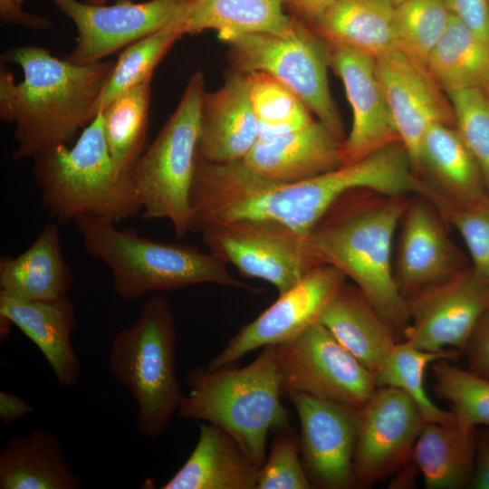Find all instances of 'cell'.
Returning a JSON list of instances; mask_svg holds the SVG:
<instances>
[{
    "mask_svg": "<svg viewBox=\"0 0 489 489\" xmlns=\"http://www.w3.org/2000/svg\"><path fill=\"white\" fill-rule=\"evenodd\" d=\"M390 181L388 163L378 153L292 183L265 177L242 159L213 164L197 157L190 192V231L202 232L211 225L252 218L276 221L306 235L347 192H384Z\"/></svg>",
    "mask_w": 489,
    "mask_h": 489,
    "instance_id": "1",
    "label": "cell"
},
{
    "mask_svg": "<svg viewBox=\"0 0 489 489\" xmlns=\"http://www.w3.org/2000/svg\"><path fill=\"white\" fill-rule=\"evenodd\" d=\"M354 189L340 197L304 235L312 258L340 270L390 325L399 341L409 324L406 299L394 276L393 244L408 202Z\"/></svg>",
    "mask_w": 489,
    "mask_h": 489,
    "instance_id": "2",
    "label": "cell"
},
{
    "mask_svg": "<svg viewBox=\"0 0 489 489\" xmlns=\"http://www.w3.org/2000/svg\"><path fill=\"white\" fill-rule=\"evenodd\" d=\"M2 60L19 65L24 73L16 87L17 147L12 156L16 161L71 143L94 120V105L114 65L110 61L72 63L35 45L10 48Z\"/></svg>",
    "mask_w": 489,
    "mask_h": 489,
    "instance_id": "3",
    "label": "cell"
},
{
    "mask_svg": "<svg viewBox=\"0 0 489 489\" xmlns=\"http://www.w3.org/2000/svg\"><path fill=\"white\" fill-rule=\"evenodd\" d=\"M177 416L213 424L231 436L259 468L270 432L291 426L281 402L283 379L274 345L242 368L192 369Z\"/></svg>",
    "mask_w": 489,
    "mask_h": 489,
    "instance_id": "4",
    "label": "cell"
},
{
    "mask_svg": "<svg viewBox=\"0 0 489 489\" xmlns=\"http://www.w3.org/2000/svg\"><path fill=\"white\" fill-rule=\"evenodd\" d=\"M73 223L88 254L110 268L114 291L124 300L201 283L254 291L231 275L225 261L195 245L154 241L133 228L118 229L113 221L90 215L79 216Z\"/></svg>",
    "mask_w": 489,
    "mask_h": 489,
    "instance_id": "5",
    "label": "cell"
},
{
    "mask_svg": "<svg viewBox=\"0 0 489 489\" xmlns=\"http://www.w3.org/2000/svg\"><path fill=\"white\" fill-rule=\"evenodd\" d=\"M32 158L43 209L59 225L82 215L117 224L141 214L129 177L117 173L110 158L102 112L84 128L72 148L57 145Z\"/></svg>",
    "mask_w": 489,
    "mask_h": 489,
    "instance_id": "6",
    "label": "cell"
},
{
    "mask_svg": "<svg viewBox=\"0 0 489 489\" xmlns=\"http://www.w3.org/2000/svg\"><path fill=\"white\" fill-rule=\"evenodd\" d=\"M177 336L168 301L155 295L110 342V371L134 399L137 427L146 437L164 433L184 396L176 373Z\"/></svg>",
    "mask_w": 489,
    "mask_h": 489,
    "instance_id": "7",
    "label": "cell"
},
{
    "mask_svg": "<svg viewBox=\"0 0 489 489\" xmlns=\"http://www.w3.org/2000/svg\"><path fill=\"white\" fill-rule=\"evenodd\" d=\"M205 77L197 71L163 128L129 177L144 219H168L176 235L190 231V192L197 158Z\"/></svg>",
    "mask_w": 489,
    "mask_h": 489,
    "instance_id": "8",
    "label": "cell"
},
{
    "mask_svg": "<svg viewBox=\"0 0 489 489\" xmlns=\"http://www.w3.org/2000/svg\"><path fill=\"white\" fill-rule=\"evenodd\" d=\"M235 70L266 72L292 90L340 141L341 119L330 92L329 45L296 14L282 33L257 32L227 41Z\"/></svg>",
    "mask_w": 489,
    "mask_h": 489,
    "instance_id": "9",
    "label": "cell"
},
{
    "mask_svg": "<svg viewBox=\"0 0 489 489\" xmlns=\"http://www.w3.org/2000/svg\"><path fill=\"white\" fill-rule=\"evenodd\" d=\"M274 347L285 398L302 393L361 410L378 388L375 373L319 321Z\"/></svg>",
    "mask_w": 489,
    "mask_h": 489,
    "instance_id": "10",
    "label": "cell"
},
{
    "mask_svg": "<svg viewBox=\"0 0 489 489\" xmlns=\"http://www.w3.org/2000/svg\"><path fill=\"white\" fill-rule=\"evenodd\" d=\"M208 251L249 278H257L284 293L319 264L309 254L304 235L273 220L244 218L206 227Z\"/></svg>",
    "mask_w": 489,
    "mask_h": 489,
    "instance_id": "11",
    "label": "cell"
},
{
    "mask_svg": "<svg viewBox=\"0 0 489 489\" xmlns=\"http://www.w3.org/2000/svg\"><path fill=\"white\" fill-rule=\"evenodd\" d=\"M409 324L403 340L422 350L455 348L464 352L479 320L489 308V280L473 266L405 296Z\"/></svg>",
    "mask_w": 489,
    "mask_h": 489,
    "instance_id": "12",
    "label": "cell"
},
{
    "mask_svg": "<svg viewBox=\"0 0 489 489\" xmlns=\"http://www.w3.org/2000/svg\"><path fill=\"white\" fill-rule=\"evenodd\" d=\"M426 420L404 391L378 387L360 411L352 488H369L403 469Z\"/></svg>",
    "mask_w": 489,
    "mask_h": 489,
    "instance_id": "13",
    "label": "cell"
},
{
    "mask_svg": "<svg viewBox=\"0 0 489 489\" xmlns=\"http://www.w3.org/2000/svg\"><path fill=\"white\" fill-rule=\"evenodd\" d=\"M78 31L77 43L66 60L92 64L131 43L169 26L179 0L120 2L112 5L79 0H52Z\"/></svg>",
    "mask_w": 489,
    "mask_h": 489,
    "instance_id": "14",
    "label": "cell"
},
{
    "mask_svg": "<svg viewBox=\"0 0 489 489\" xmlns=\"http://www.w3.org/2000/svg\"><path fill=\"white\" fill-rule=\"evenodd\" d=\"M286 398L299 417L302 462L312 488H352L360 410L302 393Z\"/></svg>",
    "mask_w": 489,
    "mask_h": 489,
    "instance_id": "15",
    "label": "cell"
},
{
    "mask_svg": "<svg viewBox=\"0 0 489 489\" xmlns=\"http://www.w3.org/2000/svg\"><path fill=\"white\" fill-rule=\"evenodd\" d=\"M347 277L337 268L321 264L312 269L296 284L243 326L209 362L214 369L234 365L256 349L277 345L319 321L320 315Z\"/></svg>",
    "mask_w": 489,
    "mask_h": 489,
    "instance_id": "16",
    "label": "cell"
},
{
    "mask_svg": "<svg viewBox=\"0 0 489 489\" xmlns=\"http://www.w3.org/2000/svg\"><path fill=\"white\" fill-rule=\"evenodd\" d=\"M375 61L399 140L415 172L427 130L437 123L455 126L452 104L426 64L399 46L378 55Z\"/></svg>",
    "mask_w": 489,
    "mask_h": 489,
    "instance_id": "17",
    "label": "cell"
},
{
    "mask_svg": "<svg viewBox=\"0 0 489 489\" xmlns=\"http://www.w3.org/2000/svg\"><path fill=\"white\" fill-rule=\"evenodd\" d=\"M327 43L330 66L341 79L352 110L351 129L340 146L341 166H349L400 140L375 57L346 45Z\"/></svg>",
    "mask_w": 489,
    "mask_h": 489,
    "instance_id": "18",
    "label": "cell"
},
{
    "mask_svg": "<svg viewBox=\"0 0 489 489\" xmlns=\"http://www.w3.org/2000/svg\"><path fill=\"white\" fill-rule=\"evenodd\" d=\"M418 197L408 202L403 214L393 258L395 280L404 297L443 282L465 267V260L446 235L441 217Z\"/></svg>",
    "mask_w": 489,
    "mask_h": 489,
    "instance_id": "19",
    "label": "cell"
},
{
    "mask_svg": "<svg viewBox=\"0 0 489 489\" xmlns=\"http://www.w3.org/2000/svg\"><path fill=\"white\" fill-rule=\"evenodd\" d=\"M258 140L246 73L233 70L216 91L204 95L197 157L213 164L243 159Z\"/></svg>",
    "mask_w": 489,
    "mask_h": 489,
    "instance_id": "20",
    "label": "cell"
},
{
    "mask_svg": "<svg viewBox=\"0 0 489 489\" xmlns=\"http://www.w3.org/2000/svg\"><path fill=\"white\" fill-rule=\"evenodd\" d=\"M0 318L15 325L37 346L62 387L77 385L81 361L72 334L78 321L69 295L52 301H30L0 293Z\"/></svg>",
    "mask_w": 489,
    "mask_h": 489,
    "instance_id": "21",
    "label": "cell"
},
{
    "mask_svg": "<svg viewBox=\"0 0 489 489\" xmlns=\"http://www.w3.org/2000/svg\"><path fill=\"white\" fill-rule=\"evenodd\" d=\"M341 141L320 120L291 133L258 139L242 161L278 182H301L341 167Z\"/></svg>",
    "mask_w": 489,
    "mask_h": 489,
    "instance_id": "22",
    "label": "cell"
},
{
    "mask_svg": "<svg viewBox=\"0 0 489 489\" xmlns=\"http://www.w3.org/2000/svg\"><path fill=\"white\" fill-rule=\"evenodd\" d=\"M319 321L375 374L399 341L362 292L346 282L328 302Z\"/></svg>",
    "mask_w": 489,
    "mask_h": 489,
    "instance_id": "23",
    "label": "cell"
},
{
    "mask_svg": "<svg viewBox=\"0 0 489 489\" xmlns=\"http://www.w3.org/2000/svg\"><path fill=\"white\" fill-rule=\"evenodd\" d=\"M72 272L62 254L58 223L46 224L18 256L0 258V293L30 301L68 295Z\"/></svg>",
    "mask_w": 489,
    "mask_h": 489,
    "instance_id": "24",
    "label": "cell"
},
{
    "mask_svg": "<svg viewBox=\"0 0 489 489\" xmlns=\"http://www.w3.org/2000/svg\"><path fill=\"white\" fill-rule=\"evenodd\" d=\"M258 468L236 441L202 422L197 442L184 465L162 489H256Z\"/></svg>",
    "mask_w": 489,
    "mask_h": 489,
    "instance_id": "25",
    "label": "cell"
},
{
    "mask_svg": "<svg viewBox=\"0 0 489 489\" xmlns=\"http://www.w3.org/2000/svg\"><path fill=\"white\" fill-rule=\"evenodd\" d=\"M58 437L41 427L8 439L0 450V489H79Z\"/></svg>",
    "mask_w": 489,
    "mask_h": 489,
    "instance_id": "26",
    "label": "cell"
},
{
    "mask_svg": "<svg viewBox=\"0 0 489 489\" xmlns=\"http://www.w3.org/2000/svg\"><path fill=\"white\" fill-rule=\"evenodd\" d=\"M287 0H179L169 27L182 36L216 30L225 42L250 33H282L292 21L284 12Z\"/></svg>",
    "mask_w": 489,
    "mask_h": 489,
    "instance_id": "27",
    "label": "cell"
},
{
    "mask_svg": "<svg viewBox=\"0 0 489 489\" xmlns=\"http://www.w3.org/2000/svg\"><path fill=\"white\" fill-rule=\"evenodd\" d=\"M419 170L426 184L446 197L471 200L488 194L475 158L453 125L437 123L427 130L415 173Z\"/></svg>",
    "mask_w": 489,
    "mask_h": 489,
    "instance_id": "28",
    "label": "cell"
},
{
    "mask_svg": "<svg viewBox=\"0 0 489 489\" xmlns=\"http://www.w3.org/2000/svg\"><path fill=\"white\" fill-rule=\"evenodd\" d=\"M477 428L462 429L455 423L426 422L411 460L429 489L470 487L475 465Z\"/></svg>",
    "mask_w": 489,
    "mask_h": 489,
    "instance_id": "29",
    "label": "cell"
},
{
    "mask_svg": "<svg viewBox=\"0 0 489 489\" xmlns=\"http://www.w3.org/2000/svg\"><path fill=\"white\" fill-rule=\"evenodd\" d=\"M394 17L385 0H335L312 27L327 43L377 57L398 46Z\"/></svg>",
    "mask_w": 489,
    "mask_h": 489,
    "instance_id": "30",
    "label": "cell"
},
{
    "mask_svg": "<svg viewBox=\"0 0 489 489\" xmlns=\"http://www.w3.org/2000/svg\"><path fill=\"white\" fill-rule=\"evenodd\" d=\"M426 66L446 94L483 89L489 66V42L451 15L445 32L427 56Z\"/></svg>",
    "mask_w": 489,
    "mask_h": 489,
    "instance_id": "31",
    "label": "cell"
},
{
    "mask_svg": "<svg viewBox=\"0 0 489 489\" xmlns=\"http://www.w3.org/2000/svg\"><path fill=\"white\" fill-rule=\"evenodd\" d=\"M150 81L117 96L102 111L103 130L117 173L129 175L143 153L150 104Z\"/></svg>",
    "mask_w": 489,
    "mask_h": 489,
    "instance_id": "32",
    "label": "cell"
},
{
    "mask_svg": "<svg viewBox=\"0 0 489 489\" xmlns=\"http://www.w3.org/2000/svg\"><path fill=\"white\" fill-rule=\"evenodd\" d=\"M457 356V350L433 352L418 350L404 340L398 341L375 374L377 386L404 391L417 404L426 422L453 424L452 411L438 408L427 396L424 375L429 364L443 359L455 361Z\"/></svg>",
    "mask_w": 489,
    "mask_h": 489,
    "instance_id": "33",
    "label": "cell"
},
{
    "mask_svg": "<svg viewBox=\"0 0 489 489\" xmlns=\"http://www.w3.org/2000/svg\"><path fill=\"white\" fill-rule=\"evenodd\" d=\"M249 96L258 122V139H270L298 130L312 121V111L287 86L273 76L246 73Z\"/></svg>",
    "mask_w": 489,
    "mask_h": 489,
    "instance_id": "34",
    "label": "cell"
},
{
    "mask_svg": "<svg viewBox=\"0 0 489 489\" xmlns=\"http://www.w3.org/2000/svg\"><path fill=\"white\" fill-rule=\"evenodd\" d=\"M461 235L470 254L473 268L489 280V195L471 200L446 197L419 178L415 191Z\"/></svg>",
    "mask_w": 489,
    "mask_h": 489,
    "instance_id": "35",
    "label": "cell"
},
{
    "mask_svg": "<svg viewBox=\"0 0 489 489\" xmlns=\"http://www.w3.org/2000/svg\"><path fill=\"white\" fill-rule=\"evenodd\" d=\"M181 37L168 26L127 46L114 62L110 78L96 101L94 117L122 92L151 81L158 64Z\"/></svg>",
    "mask_w": 489,
    "mask_h": 489,
    "instance_id": "36",
    "label": "cell"
},
{
    "mask_svg": "<svg viewBox=\"0 0 489 489\" xmlns=\"http://www.w3.org/2000/svg\"><path fill=\"white\" fill-rule=\"evenodd\" d=\"M438 360L432 363L434 391L450 403L455 424L462 429L489 427V379Z\"/></svg>",
    "mask_w": 489,
    "mask_h": 489,
    "instance_id": "37",
    "label": "cell"
},
{
    "mask_svg": "<svg viewBox=\"0 0 489 489\" xmlns=\"http://www.w3.org/2000/svg\"><path fill=\"white\" fill-rule=\"evenodd\" d=\"M450 17L444 0H404L395 6L398 46L426 64Z\"/></svg>",
    "mask_w": 489,
    "mask_h": 489,
    "instance_id": "38",
    "label": "cell"
},
{
    "mask_svg": "<svg viewBox=\"0 0 489 489\" xmlns=\"http://www.w3.org/2000/svg\"><path fill=\"white\" fill-rule=\"evenodd\" d=\"M446 95L453 107L455 127L475 158L489 195V99L482 88Z\"/></svg>",
    "mask_w": 489,
    "mask_h": 489,
    "instance_id": "39",
    "label": "cell"
},
{
    "mask_svg": "<svg viewBox=\"0 0 489 489\" xmlns=\"http://www.w3.org/2000/svg\"><path fill=\"white\" fill-rule=\"evenodd\" d=\"M269 454L258 470L256 489H311L301 458L300 436L292 426L273 431Z\"/></svg>",
    "mask_w": 489,
    "mask_h": 489,
    "instance_id": "40",
    "label": "cell"
},
{
    "mask_svg": "<svg viewBox=\"0 0 489 489\" xmlns=\"http://www.w3.org/2000/svg\"><path fill=\"white\" fill-rule=\"evenodd\" d=\"M467 369L489 379V308L476 324L463 352Z\"/></svg>",
    "mask_w": 489,
    "mask_h": 489,
    "instance_id": "41",
    "label": "cell"
},
{
    "mask_svg": "<svg viewBox=\"0 0 489 489\" xmlns=\"http://www.w3.org/2000/svg\"><path fill=\"white\" fill-rule=\"evenodd\" d=\"M444 3L451 15L489 42L488 0H444Z\"/></svg>",
    "mask_w": 489,
    "mask_h": 489,
    "instance_id": "42",
    "label": "cell"
},
{
    "mask_svg": "<svg viewBox=\"0 0 489 489\" xmlns=\"http://www.w3.org/2000/svg\"><path fill=\"white\" fill-rule=\"evenodd\" d=\"M23 4L24 0H0L1 23L18 24L37 30L52 27V23L45 17L24 11Z\"/></svg>",
    "mask_w": 489,
    "mask_h": 489,
    "instance_id": "43",
    "label": "cell"
},
{
    "mask_svg": "<svg viewBox=\"0 0 489 489\" xmlns=\"http://www.w3.org/2000/svg\"><path fill=\"white\" fill-rule=\"evenodd\" d=\"M470 487L489 489V429L477 434L475 465Z\"/></svg>",
    "mask_w": 489,
    "mask_h": 489,
    "instance_id": "44",
    "label": "cell"
},
{
    "mask_svg": "<svg viewBox=\"0 0 489 489\" xmlns=\"http://www.w3.org/2000/svg\"><path fill=\"white\" fill-rule=\"evenodd\" d=\"M34 412V408L21 397L13 393L0 391V420L12 424Z\"/></svg>",
    "mask_w": 489,
    "mask_h": 489,
    "instance_id": "45",
    "label": "cell"
},
{
    "mask_svg": "<svg viewBox=\"0 0 489 489\" xmlns=\"http://www.w3.org/2000/svg\"><path fill=\"white\" fill-rule=\"evenodd\" d=\"M16 87L14 76L3 67L0 71V116L6 122L14 123Z\"/></svg>",
    "mask_w": 489,
    "mask_h": 489,
    "instance_id": "46",
    "label": "cell"
},
{
    "mask_svg": "<svg viewBox=\"0 0 489 489\" xmlns=\"http://www.w3.org/2000/svg\"><path fill=\"white\" fill-rule=\"evenodd\" d=\"M335 0H287L296 15L313 24L334 3Z\"/></svg>",
    "mask_w": 489,
    "mask_h": 489,
    "instance_id": "47",
    "label": "cell"
},
{
    "mask_svg": "<svg viewBox=\"0 0 489 489\" xmlns=\"http://www.w3.org/2000/svg\"><path fill=\"white\" fill-rule=\"evenodd\" d=\"M483 89H484L487 98L489 99V66H488L487 75H486V79H485V83H484V86Z\"/></svg>",
    "mask_w": 489,
    "mask_h": 489,
    "instance_id": "48",
    "label": "cell"
},
{
    "mask_svg": "<svg viewBox=\"0 0 489 489\" xmlns=\"http://www.w3.org/2000/svg\"><path fill=\"white\" fill-rule=\"evenodd\" d=\"M109 0H85L86 3L89 4H95V5H102L108 2Z\"/></svg>",
    "mask_w": 489,
    "mask_h": 489,
    "instance_id": "49",
    "label": "cell"
},
{
    "mask_svg": "<svg viewBox=\"0 0 489 489\" xmlns=\"http://www.w3.org/2000/svg\"><path fill=\"white\" fill-rule=\"evenodd\" d=\"M387 1L388 3L391 4L392 5L394 6H397L398 5H399L400 3H402L404 0H385Z\"/></svg>",
    "mask_w": 489,
    "mask_h": 489,
    "instance_id": "50",
    "label": "cell"
},
{
    "mask_svg": "<svg viewBox=\"0 0 489 489\" xmlns=\"http://www.w3.org/2000/svg\"><path fill=\"white\" fill-rule=\"evenodd\" d=\"M489 1V0H488Z\"/></svg>",
    "mask_w": 489,
    "mask_h": 489,
    "instance_id": "51",
    "label": "cell"
}]
</instances>
